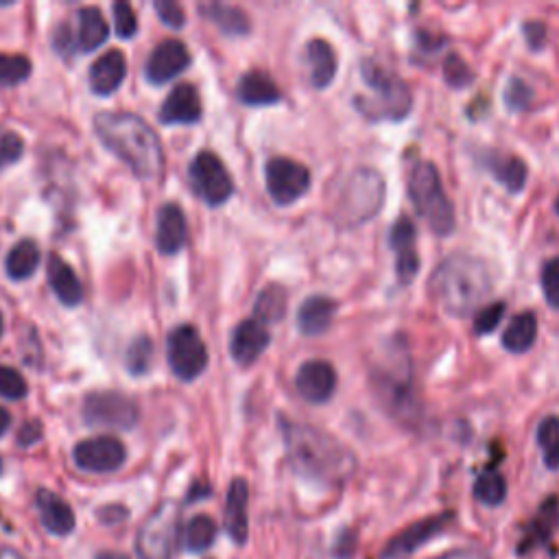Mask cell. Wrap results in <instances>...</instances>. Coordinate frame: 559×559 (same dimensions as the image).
I'll list each match as a JSON object with an SVG mask.
<instances>
[{
    "label": "cell",
    "instance_id": "24",
    "mask_svg": "<svg viewBox=\"0 0 559 559\" xmlns=\"http://www.w3.org/2000/svg\"><path fill=\"white\" fill-rule=\"evenodd\" d=\"M337 313V302L326 295H311L297 311V328L306 337H319L330 328Z\"/></svg>",
    "mask_w": 559,
    "mask_h": 559
},
{
    "label": "cell",
    "instance_id": "54",
    "mask_svg": "<svg viewBox=\"0 0 559 559\" xmlns=\"http://www.w3.org/2000/svg\"><path fill=\"white\" fill-rule=\"evenodd\" d=\"M94 559H132V557L125 555V553H116V551H103Z\"/></svg>",
    "mask_w": 559,
    "mask_h": 559
},
{
    "label": "cell",
    "instance_id": "1",
    "mask_svg": "<svg viewBox=\"0 0 559 559\" xmlns=\"http://www.w3.org/2000/svg\"><path fill=\"white\" fill-rule=\"evenodd\" d=\"M282 431L291 466L306 481L341 485L352 477L354 455L332 435L297 422H282Z\"/></svg>",
    "mask_w": 559,
    "mask_h": 559
},
{
    "label": "cell",
    "instance_id": "48",
    "mask_svg": "<svg viewBox=\"0 0 559 559\" xmlns=\"http://www.w3.org/2000/svg\"><path fill=\"white\" fill-rule=\"evenodd\" d=\"M40 437H42V424L38 420H31L20 428L18 444L20 446H33L35 442H40Z\"/></svg>",
    "mask_w": 559,
    "mask_h": 559
},
{
    "label": "cell",
    "instance_id": "47",
    "mask_svg": "<svg viewBox=\"0 0 559 559\" xmlns=\"http://www.w3.org/2000/svg\"><path fill=\"white\" fill-rule=\"evenodd\" d=\"M531 97H533V92L525 81H520L516 77L509 81V86L505 90V101H507L511 110H525V107L531 101Z\"/></svg>",
    "mask_w": 559,
    "mask_h": 559
},
{
    "label": "cell",
    "instance_id": "23",
    "mask_svg": "<svg viewBox=\"0 0 559 559\" xmlns=\"http://www.w3.org/2000/svg\"><path fill=\"white\" fill-rule=\"evenodd\" d=\"M35 503H38L42 527L51 535H70L75 531V511L62 496L51 490H40Z\"/></svg>",
    "mask_w": 559,
    "mask_h": 559
},
{
    "label": "cell",
    "instance_id": "37",
    "mask_svg": "<svg viewBox=\"0 0 559 559\" xmlns=\"http://www.w3.org/2000/svg\"><path fill=\"white\" fill-rule=\"evenodd\" d=\"M31 59L25 55H0V86H18L31 77Z\"/></svg>",
    "mask_w": 559,
    "mask_h": 559
},
{
    "label": "cell",
    "instance_id": "42",
    "mask_svg": "<svg viewBox=\"0 0 559 559\" xmlns=\"http://www.w3.org/2000/svg\"><path fill=\"white\" fill-rule=\"evenodd\" d=\"M540 284L546 304L559 311V258H551L540 271Z\"/></svg>",
    "mask_w": 559,
    "mask_h": 559
},
{
    "label": "cell",
    "instance_id": "41",
    "mask_svg": "<svg viewBox=\"0 0 559 559\" xmlns=\"http://www.w3.org/2000/svg\"><path fill=\"white\" fill-rule=\"evenodd\" d=\"M112 11H114V29H116L118 38H123V40L134 38L138 31V18H136V11L132 9V5L118 0V3H114Z\"/></svg>",
    "mask_w": 559,
    "mask_h": 559
},
{
    "label": "cell",
    "instance_id": "17",
    "mask_svg": "<svg viewBox=\"0 0 559 559\" xmlns=\"http://www.w3.org/2000/svg\"><path fill=\"white\" fill-rule=\"evenodd\" d=\"M190 53L180 40H164L153 49L147 62V79L156 86L175 79L188 68Z\"/></svg>",
    "mask_w": 559,
    "mask_h": 559
},
{
    "label": "cell",
    "instance_id": "28",
    "mask_svg": "<svg viewBox=\"0 0 559 559\" xmlns=\"http://www.w3.org/2000/svg\"><path fill=\"white\" fill-rule=\"evenodd\" d=\"M77 49L81 53H92L110 38V25L103 18L99 7H83L77 14Z\"/></svg>",
    "mask_w": 559,
    "mask_h": 559
},
{
    "label": "cell",
    "instance_id": "3",
    "mask_svg": "<svg viewBox=\"0 0 559 559\" xmlns=\"http://www.w3.org/2000/svg\"><path fill=\"white\" fill-rule=\"evenodd\" d=\"M490 267L472 254H453L442 260L431 276L435 302L453 317H468L492 295Z\"/></svg>",
    "mask_w": 559,
    "mask_h": 559
},
{
    "label": "cell",
    "instance_id": "45",
    "mask_svg": "<svg viewBox=\"0 0 559 559\" xmlns=\"http://www.w3.org/2000/svg\"><path fill=\"white\" fill-rule=\"evenodd\" d=\"M22 153H25V140L18 134L9 132L0 136V171L9 164H16L22 158Z\"/></svg>",
    "mask_w": 559,
    "mask_h": 559
},
{
    "label": "cell",
    "instance_id": "7",
    "mask_svg": "<svg viewBox=\"0 0 559 559\" xmlns=\"http://www.w3.org/2000/svg\"><path fill=\"white\" fill-rule=\"evenodd\" d=\"M383 201L385 182L380 173L372 169L354 171L339 199V219L346 225H361L376 217Z\"/></svg>",
    "mask_w": 559,
    "mask_h": 559
},
{
    "label": "cell",
    "instance_id": "33",
    "mask_svg": "<svg viewBox=\"0 0 559 559\" xmlns=\"http://www.w3.org/2000/svg\"><path fill=\"white\" fill-rule=\"evenodd\" d=\"M284 315H287V291L280 284H269L267 289L260 291L256 306H254V319L260 324H276Z\"/></svg>",
    "mask_w": 559,
    "mask_h": 559
},
{
    "label": "cell",
    "instance_id": "49",
    "mask_svg": "<svg viewBox=\"0 0 559 559\" xmlns=\"http://www.w3.org/2000/svg\"><path fill=\"white\" fill-rule=\"evenodd\" d=\"M354 549H356V538H354V533L346 531V533H341L339 535V540L335 544V549H332V555H335L337 559H350L354 555Z\"/></svg>",
    "mask_w": 559,
    "mask_h": 559
},
{
    "label": "cell",
    "instance_id": "18",
    "mask_svg": "<svg viewBox=\"0 0 559 559\" xmlns=\"http://www.w3.org/2000/svg\"><path fill=\"white\" fill-rule=\"evenodd\" d=\"M269 341H271L269 332L260 321L245 319L232 332V339H230L232 359L243 367L252 365L260 359V354L267 350Z\"/></svg>",
    "mask_w": 559,
    "mask_h": 559
},
{
    "label": "cell",
    "instance_id": "19",
    "mask_svg": "<svg viewBox=\"0 0 559 559\" xmlns=\"http://www.w3.org/2000/svg\"><path fill=\"white\" fill-rule=\"evenodd\" d=\"M204 110H201L199 94L193 83H180L171 90L169 97L160 107V123L164 125H195Z\"/></svg>",
    "mask_w": 559,
    "mask_h": 559
},
{
    "label": "cell",
    "instance_id": "55",
    "mask_svg": "<svg viewBox=\"0 0 559 559\" xmlns=\"http://www.w3.org/2000/svg\"><path fill=\"white\" fill-rule=\"evenodd\" d=\"M0 559H22L16 549H0Z\"/></svg>",
    "mask_w": 559,
    "mask_h": 559
},
{
    "label": "cell",
    "instance_id": "30",
    "mask_svg": "<svg viewBox=\"0 0 559 559\" xmlns=\"http://www.w3.org/2000/svg\"><path fill=\"white\" fill-rule=\"evenodd\" d=\"M487 169L492 171L494 180L505 186L509 193H520L527 186V164L516 156H505V153H490L485 160Z\"/></svg>",
    "mask_w": 559,
    "mask_h": 559
},
{
    "label": "cell",
    "instance_id": "27",
    "mask_svg": "<svg viewBox=\"0 0 559 559\" xmlns=\"http://www.w3.org/2000/svg\"><path fill=\"white\" fill-rule=\"evenodd\" d=\"M236 94H239V99L245 105H252V107L273 105L282 97L278 83L269 75L260 73V70H249L247 75H243L239 81V88H236Z\"/></svg>",
    "mask_w": 559,
    "mask_h": 559
},
{
    "label": "cell",
    "instance_id": "15",
    "mask_svg": "<svg viewBox=\"0 0 559 559\" xmlns=\"http://www.w3.org/2000/svg\"><path fill=\"white\" fill-rule=\"evenodd\" d=\"M418 232L409 217H400L389 232V243L396 254V276L400 284H411L420 271V256L415 249Z\"/></svg>",
    "mask_w": 559,
    "mask_h": 559
},
{
    "label": "cell",
    "instance_id": "12",
    "mask_svg": "<svg viewBox=\"0 0 559 559\" xmlns=\"http://www.w3.org/2000/svg\"><path fill=\"white\" fill-rule=\"evenodd\" d=\"M269 197L278 206H291L311 188V171L291 158H271L265 166Z\"/></svg>",
    "mask_w": 559,
    "mask_h": 559
},
{
    "label": "cell",
    "instance_id": "14",
    "mask_svg": "<svg viewBox=\"0 0 559 559\" xmlns=\"http://www.w3.org/2000/svg\"><path fill=\"white\" fill-rule=\"evenodd\" d=\"M448 522H450V514L428 516L420 522H413V525L396 533L394 538L385 544L383 553H380V559H407L409 555L418 551L420 546L437 538V535L448 527Z\"/></svg>",
    "mask_w": 559,
    "mask_h": 559
},
{
    "label": "cell",
    "instance_id": "2",
    "mask_svg": "<svg viewBox=\"0 0 559 559\" xmlns=\"http://www.w3.org/2000/svg\"><path fill=\"white\" fill-rule=\"evenodd\" d=\"M94 132L114 156L125 162L140 180H160L164 153L158 134L129 112H101L94 116Z\"/></svg>",
    "mask_w": 559,
    "mask_h": 559
},
{
    "label": "cell",
    "instance_id": "8",
    "mask_svg": "<svg viewBox=\"0 0 559 559\" xmlns=\"http://www.w3.org/2000/svg\"><path fill=\"white\" fill-rule=\"evenodd\" d=\"M180 533V505L164 501L142 522L136 538L138 559H173Z\"/></svg>",
    "mask_w": 559,
    "mask_h": 559
},
{
    "label": "cell",
    "instance_id": "5",
    "mask_svg": "<svg viewBox=\"0 0 559 559\" xmlns=\"http://www.w3.org/2000/svg\"><path fill=\"white\" fill-rule=\"evenodd\" d=\"M407 188L415 210L422 214V219L428 223V228H431L437 236L453 234L455 206L446 195L442 177H439L435 164L426 160L415 162L407 177Z\"/></svg>",
    "mask_w": 559,
    "mask_h": 559
},
{
    "label": "cell",
    "instance_id": "43",
    "mask_svg": "<svg viewBox=\"0 0 559 559\" xmlns=\"http://www.w3.org/2000/svg\"><path fill=\"white\" fill-rule=\"evenodd\" d=\"M505 315V304L503 302H494L487 304L485 308H481L479 315L474 317V335L477 337H485L490 335L501 324V319Z\"/></svg>",
    "mask_w": 559,
    "mask_h": 559
},
{
    "label": "cell",
    "instance_id": "26",
    "mask_svg": "<svg viewBox=\"0 0 559 559\" xmlns=\"http://www.w3.org/2000/svg\"><path fill=\"white\" fill-rule=\"evenodd\" d=\"M306 62L311 68V83L317 90L328 88L337 77V53L326 40H311L306 44Z\"/></svg>",
    "mask_w": 559,
    "mask_h": 559
},
{
    "label": "cell",
    "instance_id": "53",
    "mask_svg": "<svg viewBox=\"0 0 559 559\" xmlns=\"http://www.w3.org/2000/svg\"><path fill=\"white\" fill-rule=\"evenodd\" d=\"M9 424H11V415H9V411L0 407V437H3V435L7 433Z\"/></svg>",
    "mask_w": 559,
    "mask_h": 559
},
{
    "label": "cell",
    "instance_id": "34",
    "mask_svg": "<svg viewBox=\"0 0 559 559\" xmlns=\"http://www.w3.org/2000/svg\"><path fill=\"white\" fill-rule=\"evenodd\" d=\"M214 540H217V522L210 516L199 514L188 520L184 529V546L188 553H204L214 544Z\"/></svg>",
    "mask_w": 559,
    "mask_h": 559
},
{
    "label": "cell",
    "instance_id": "44",
    "mask_svg": "<svg viewBox=\"0 0 559 559\" xmlns=\"http://www.w3.org/2000/svg\"><path fill=\"white\" fill-rule=\"evenodd\" d=\"M557 501L555 498H549V501H546L544 505H542V509H540V516H538V520H535V525H533V538L535 540H546L551 535V531H553V527H555V522H557Z\"/></svg>",
    "mask_w": 559,
    "mask_h": 559
},
{
    "label": "cell",
    "instance_id": "57",
    "mask_svg": "<svg viewBox=\"0 0 559 559\" xmlns=\"http://www.w3.org/2000/svg\"><path fill=\"white\" fill-rule=\"evenodd\" d=\"M555 212H557V217H559V197H557V201H555Z\"/></svg>",
    "mask_w": 559,
    "mask_h": 559
},
{
    "label": "cell",
    "instance_id": "39",
    "mask_svg": "<svg viewBox=\"0 0 559 559\" xmlns=\"http://www.w3.org/2000/svg\"><path fill=\"white\" fill-rule=\"evenodd\" d=\"M27 380L14 367L0 365V398L22 400L27 396Z\"/></svg>",
    "mask_w": 559,
    "mask_h": 559
},
{
    "label": "cell",
    "instance_id": "40",
    "mask_svg": "<svg viewBox=\"0 0 559 559\" xmlns=\"http://www.w3.org/2000/svg\"><path fill=\"white\" fill-rule=\"evenodd\" d=\"M444 79H446L448 86L461 90V88L470 86V83L474 81V75H472L470 66L463 62V59L457 53H450L446 57V64H444Z\"/></svg>",
    "mask_w": 559,
    "mask_h": 559
},
{
    "label": "cell",
    "instance_id": "11",
    "mask_svg": "<svg viewBox=\"0 0 559 559\" xmlns=\"http://www.w3.org/2000/svg\"><path fill=\"white\" fill-rule=\"evenodd\" d=\"M83 420L88 426L129 431L138 422V404L118 391H94L83 402Z\"/></svg>",
    "mask_w": 559,
    "mask_h": 559
},
{
    "label": "cell",
    "instance_id": "4",
    "mask_svg": "<svg viewBox=\"0 0 559 559\" xmlns=\"http://www.w3.org/2000/svg\"><path fill=\"white\" fill-rule=\"evenodd\" d=\"M361 77L365 81V86L370 88L372 97H356L354 103L363 116L370 118V121H402L407 118L411 107H413V97L411 90L404 79H400L396 73H391L389 68L376 64L374 59H365L361 64Z\"/></svg>",
    "mask_w": 559,
    "mask_h": 559
},
{
    "label": "cell",
    "instance_id": "38",
    "mask_svg": "<svg viewBox=\"0 0 559 559\" xmlns=\"http://www.w3.org/2000/svg\"><path fill=\"white\" fill-rule=\"evenodd\" d=\"M153 361V341L149 337H138L127 350V370L134 376L149 372Z\"/></svg>",
    "mask_w": 559,
    "mask_h": 559
},
{
    "label": "cell",
    "instance_id": "21",
    "mask_svg": "<svg viewBox=\"0 0 559 559\" xmlns=\"http://www.w3.org/2000/svg\"><path fill=\"white\" fill-rule=\"evenodd\" d=\"M249 485L245 479H234L225 501V531L236 544H245L249 535Z\"/></svg>",
    "mask_w": 559,
    "mask_h": 559
},
{
    "label": "cell",
    "instance_id": "6",
    "mask_svg": "<svg viewBox=\"0 0 559 559\" xmlns=\"http://www.w3.org/2000/svg\"><path fill=\"white\" fill-rule=\"evenodd\" d=\"M372 385L380 402L385 404L391 415H396L402 422H411L418 418L420 407L415 398L413 378H411V363L407 361V352L402 359L389 361L387 365H380L372 374Z\"/></svg>",
    "mask_w": 559,
    "mask_h": 559
},
{
    "label": "cell",
    "instance_id": "32",
    "mask_svg": "<svg viewBox=\"0 0 559 559\" xmlns=\"http://www.w3.org/2000/svg\"><path fill=\"white\" fill-rule=\"evenodd\" d=\"M40 260H42V254H40V247L35 245L33 241H20L11 252L7 254V276L11 280H27L31 278L35 269L40 267Z\"/></svg>",
    "mask_w": 559,
    "mask_h": 559
},
{
    "label": "cell",
    "instance_id": "46",
    "mask_svg": "<svg viewBox=\"0 0 559 559\" xmlns=\"http://www.w3.org/2000/svg\"><path fill=\"white\" fill-rule=\"evenodd\" d=\"M156 11L160 20L164 22L166 27L171 29H182L186 25V14L184 9L175 3V0H156Z\"/></svg>",
    "mask_w": 559,
    "mask_h": 559
},
{
    "label": "cell",
    "instance_id": "29",
    "mask_svg": "<svg viewBox=\"0 0 559 559\" xmlns=\"http://www.w3.org/2000/svg\"><path fill=\"white\" fill-rule=\"evenodd\" d=\"M199 14L212 25H217L225 35H247L252 31V22L241 7L225 5V3H204L199 5Z\"/></svg>",
    "mask_w": 559,
    "mask_h": 559
},
{
    "label": "cell",
    "instance_id": "56",
    "mask_svg": "<svg viewBox=\"0 0 559 559\" xmlns=\"http://www.w3.org/2000/svg\"><path fill=\"white\" fill-rule=\"evenodd\" d=\"M3 328H5V324H3V315H0V337H3Z\"/></svg>",
    "mask_w": 559,
    "mask_h": 559
},
{
    "label": "cell",
    "instance_id": "16",
    "mask_svg": "<svg viewBox=\"0 0 559 559\" xmlns=\"http://www.w3.org/2000/svg\"><path fill=\"white\" fill-rule=\"evenodd\" d=\"M295 389L306 402L324 404L337 389V372L328 361H306L295 376Z\"/></svg>",
    "mask_w": 559,
    "mask_h": 559
},
{
    "label": "cell",
    "instance_id": "10",
    "mask_svg": "<svg viewBox=\"0 0 559 559\" xmlns=\"http://www.w3.org/2000/svg\"><path fill=\"white\" fill-rule=\"evenodd\" d=\"M166 354L173 374L182 380H195L208 367L206 343L195 326H177L166 341Z\"/></svg>",
    "mask_w": 559,
    "mask_h": 559
},
{
    "label": "cell",
    "instance_id": "50",
    "mask_svg": "<svg viewBox=\"0 0 559 559\" xmlns=\"http://www.w3.org/2000/svg\"><path fill=\"white\" fill-rule=\"evenodd\" d=\"M546 29L542 22H527L525 25V35H527V42L531 49H542L544 42H546Z\"/></svg>",
    "mask_w": 559,
    "mask_h": 559
},
{
    "label": "cell",
    "instance_id": "51",
    "mask_svg": "<svg viewBox=\"0 0 559 559\" xmlns=\"http://www.w3.org/2000/svg\"><path fill=\"white\" fill-rule=\"evenodd\" d=\"M99 518L103 522H107V525H112V522H121L127 518V509L118 507V505H107L99 511Z\"/></svg>",
    "mask_w": 559,
    "mask_h": 559
},
{
    "label": "cell",
    "instance_id": "35",
    "mask_svg": "<svg viewBox=\"0 0 559 559\" xmlns=\"http://www.w3.org/2000/svg\"><path fill=\"white\" fill-rule=\"evenodd\" d=\"M507 496V483L503 479V474H498L494 470L483 472L481 477L474 483V498L479 503L487 507H498Z\"/></svg>",
    "mask_w": 559,
    "mask_h": 559
},
{
    "label": "cell",
    "instance_id": "52",
    "mask_svg": "<svg viewBox=\"0 0 559 559\" xmlns=\"http://www.w3.org/2000/svg\"><path fill=\"white\" fill-rule=\"evenodd\" d=\"M435 559H490V557L479 549H457V551H448L444 555H439Z\"/></svg>",
    "mask_w": 559,
    "mask_h": 559
},
{
    "label": "cell",
    "instance_id": "31",
    "mask_svg": "<svg viewBox=\"0 0 559 559\" xmlns=\"http://www.w3.org/2000/svg\"><path fill=\"white\" fill-rule=\"evenodd\" d=\"M538 339V319L531 311L518 313L503 332V348L511 354H525Z\"/></svg>",
    "mask_w": 559,
    "mask_h": 559
},
{
    "label": "cell",
    "instance_id": "25",
    "mask_svg": "<svg viewBox=\"0 0 559 559\" xmlns=\"http://www.w3.org/2000/svg\"><path fill=\"white\" fill-rule=\"evenodd\" d=\"M46 273H49V284L55 291L57 300L64 306H79L83 300V287L77 278V273L73 271L64 258H59L57 254L49 256V263H46Z\"/></svg>",
    "mask_w": 559,
    "mask_h": 559
},
{
    "label": "cell",
    "instance_id": "13",
    "mask_svg": "<svg viewBox=\"0 0 559 559\" xmlns=\"http://www.w3.org/2000/svg\"><path fill=\"white\" fill-rule=\"evenodd\" d=\"M73 459L77 468L92 474H107L123 468L127 461V448L112 435H101L92 439H83L73 450Z\"/></svg>",
    "mask_w": 559,
    "mask_h": 559
},
{
    "label": "cell",
    "instance_id": "9",
    "mask_svg": "<svg viewBox=\"0 0 559 559\" xmlns=\"http://www.w3.org/2000/svg\"><path fill=\"white\" fill-rule=\"evenodd\" d=\"M190 186L208 206H221L234 193V182L217 153L199 151L188 169Z\"/></svg>",
    "mask_w": 559,
    "mask_h": 559
},
{
    "label": "cell",
    "instance_id": "36",
    "mask_svg": "<svg viewBox=\"0 0 559 559\" xmlns=\"http://www.w3.org/2000/svg\"><path fill=\"white\" fill-rule=\"evenodd\" d=\"M538 444L544 457V466L559 470V418L549 415L538 426Z\"/></svg>",
    "mask_w": 559,
    "mask_h": 559
},
{
    "label": "cell",
    "instance_id": "22",
    "mask_svg": "<svg viewBox=\"0 0 559 559\" xmlns=\"http://www.w3.org/2000/svg\"><path fill=\"white\" fill-rule=\"evenodd\" d=\"M125 75L127 59L123 51H107L90 68V88L94 94H99V97H110V94L121 88Z\"/></svg>",
    "mask_w": 559,
    "mask_h": 559
},
{
    "label": "cell",
    "instance_id": "20",
    "mask_svg": "<svg viewBox=\"0 0 559 559\" xmlns=\"http://www.w3.org/2000/svg\"><path fill=\"white\" fill-rule=\"evenodd\" d=\"M188 241V223L182 208L177 204H164L158 212V230L156 245L160 254L173 256L182 252Z\"/></svg>",
    "mask_w": 559,
    "mask_h": 559
},
{
    "label": "cell",
    "instance_id": "58",
    "mask_svg": "<svg viewBox=\"0 0 559 559\" xmlns=\"http://www.w3.org/2000/svg\"><path fill=\"white\" fill-rule=\"evenodd\" d=\"M0 472H3V459H0Z\"/></svg>",
    "mask_w": 559,
    "mask_h": 559
}]
</instances>
